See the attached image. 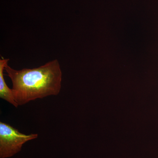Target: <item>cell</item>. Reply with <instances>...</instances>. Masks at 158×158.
Listing matches in <instances>:
<instances>
[{
	"instance_id": "2",
	"label": "cell",
	"mask_w": 158,
	"mask_h": 158,
	"mask_svg": "<svg viewBox=\"0 0 158 158\" xmlns=\"http://www.w3.org/2000/svg\"><path fill=\"white\" fill-rule=\"evenodd\" d=\"M38 138L37 134L25 135L5 123L0 122V158L13 156L21 150L23 145Z\"/></svg>"
},
{
	"instance_id": "1",
	"label": "cell",
	"mask_w": 158,
	"mask_h": 158,
	"mask_svg": "<svg viewBox=\"0 0 158 158\" xmlns=\"http://www.w3.org/2000/svg\"><path fill=\"white\" fill-rule=\"evenodd\" d=\"M12 84V94L19 106L38 98L57 95L62 88V72L57 59L38 68L15 70L5 68Z\"/></svg>"
},
{
	"instance_id": "3",
	"label": "cell",
	"mask_w": 158,
	"mask_h": 158,
	"mask_svg": "<svg viewBox=\"0 0 158 158\" xmlns=\"http://www.w3.org/2000/svg\"><path fill=\"white\" fill-rule=\"evenodd\" d=\"M9 61V59H0V98L17 108L19 106L15 101L11 89L6 84L3 73L5 67Z\"/></svg>"
}]
</instances>
